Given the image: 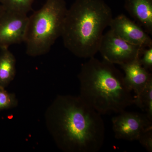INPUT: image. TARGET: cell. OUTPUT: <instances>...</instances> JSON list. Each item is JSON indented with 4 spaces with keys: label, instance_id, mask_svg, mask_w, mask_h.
Returning a JSON list of instances; mask_svg holds the SVG:
<instances>
[{
    "label": "cell",
    "instance_id": "6da1fadb",
    "mask_svg": "<svg viewBox=\"0 0 152 152\" xmlns=\"http://www.w3.org/2000/svg\"><path fill=\"white\" fill-rule=\"evenodd\" d=\"M102 115L80 96L58 95L45 114L46 125L55 143L64 152H97L105 135Z\"/></svg>",
    "mask_w": 152,
    "mask_h": 152
},
{
    "label": "cell",
    "instance_id": "7a4b0ae2",
    "mask_svg": "<svg viewBox=\"0 0 152 152\" xmlns=\"http://www.w3.org/2000/svg\"><path fill=\"white\" fill-rule=\"evenodd\" d=\"M78 78L79 96L101 115L119 113L134 104L124 75L114 64L92 57L82 65Z\"/></svg>",
    "mask_w": 152,
    "mask_h": 152
},
{
    "label": "cell",
    "instance_id": "3957f363",
    "mask_svg": "<svg viewBox=\"0 0 152 152\" xmlns=\"http://www.w3.org/2000/svg\"><path fill=\"white\" fill-rule=\"evenodd\" d=\"M113 18L103 0H75L65 18L61 36L64 45L78 58L94 57Z\"/></svg>",
    "mask_w": 152,
    "mask_h": 152
},
{
    "label": "cell",
    "instance_id": "277c9868",
    "mask_svg": "<svg viewBox=\"0 0 152 152\" xmlns=\"http://www.w3.org/2000/svg\"><path fill=\"white\" fill-rule=\"evenodd\" d=\"M67 10L65 0H47L28 17L24 42L28 56H39L50 51L61 36Z\"/></svg>",
    "mask_w": 152,
    "mask_h": 152
},
{
    "label": "cell",
    "instance_id": "5b68a950",
    "mask_svg": "<svg viewBox=\"0 0 152 152\" xmlns=\"http://www.w3.org/2000/svg\"><path fill=\"white\" fill-rule=\"evenodd\" d=\"M144 48L126 42L110 29L104 34L99 52L104 60L121 65L140 58Z\"/></svg>",
    "mask_w": 152,
    "mask_h": 152
},
{
    "label": "cell",
    "instance_id": "8992f818",
    "mask_svg": "<svg viewBox=\"0 0 152 152\" xmlns=\"http://www.w3.org/2000/svg\"><path fill=\"white\" fill-rule=\"evenodd\" d=\"M116 139L129 141H138L145 131L152 129V121L146 114L138 112H121L112 120Z\"/></svg>",
    "mask_w": 152,
    "mask_h": 152
},
{
    "label": "cell",
    "instance_id": "52a82bcc",
    "mask_svg": "<svg viewBox=\"0 0 152 152\" xmlns=\"http://www.w3.org/2000/svg\"><path fill=\"white\" fill-rule=\"evenodd\" d=\"M28 19L27 15L4 11L0 16V49L24 42Z\"/></svg>",
    "mask_w": 152,
    "mask_h": 152
},
{
    "label": "cell",
    "instance_id": "ba28073f",
    "mask_svg": "<svg viewBox=\"0 0 152 152\" xmlns=\"http://www.w3.org/2000/svg\"><path fill=\"white\" fill-rule=\"evenodd\" d=\"M109 27L114 34L129 43L143 48L152 47V39L148 34L124 15L113 18Z\"/></svg>",
    "mask_w": 152,
    "mask_h": 152
},
{
    "label": "cell",
    "instance_id": "9c48e42d",
    "mask_svg": "<svg viewBox=\"0 0 152 152\" xmlns=\"http://www.w3.org/2000/svg\"><path fill=\"white\" fill-rule=\"evenodd\" d=\"M139 59L120 65L124 72L125 84L129 89L134 92L136 96L152 80V74L142 66Z\"/></svg>",
    "mask_w": 152,
    "mask_h": 152
},
{
    "label": "cell",
    "instance_id": "30bf717a",
    "mask_svg": "<svg viewBox=\"0 0 152 152\" xmlns=\"http://www.w3.org/2000/svg\"><path fill=\"white\" fill-rule=\"evenodd\" d=\"M129 15L148 34H152V0H125Z\"/></svg>",
    "mask_w": 152,
    "mask_h": 152
},
{
    "label": "cell",
    "instance_id": "8fae6325",
    "mask_svg": "<svg viewBox=\"0 0 152 152\" xmlns=\"http://www.w3.org/2000/svg\"><path fill=\"white\" fill-rule=\"evenodd\" d=\"M16 61L9 48L0 49V87L6 88L16 75Z\"/></svg>",
    "mask_w": 152,
    "mask_h": 152
},
{
    "label": "cell",
    "instance_id": "7c38bea8",
    "mask_svg": "<svg viewBox=\"0 0 152 152\" xmlns=\"http://www.w3.org/2000/svg\"><path fill=\"white\" fill-rule=\"evenodd\" d=\"M134 104L145 112L147 117L152 121V80L138 95L135 96Z\"/></svg>",
    "mask_w": 152,
    "mask_h": 152
},
{
    "label": "cell",
    "instance_id": "4fadbf2b",
    "mask_svg": "<svg viewBox=\"0 0 152 152\" xmlns=\"http://www.w3.org/2000/svg\"><path fill=\"white\" fill-rule=\"evenodd\" d=\"M34 0H0V4L6 10L27 15L32 10Z\"/></svg>",
    "mask_w": 152,
    "mask_h": 152
},
{
    "label": "cell",
    "instance_id": "5bb4252c",
    "mask_svg": "<svg viewBox=\"0 0 152 152\" xmlns=\"http://www.w3.org/2000/svg\"><path fill=\"white\" fill-rule=\"evenodd\" d=\"M18 104L15 94L7 91L5 88L0 87V111L14 108Z\"/></svg>",
    "mask_w": 152,
    "mask_h": 152
},
{
    "label": "cell",
    "instance_id": "9a60e30c",
    "mask_svg": "<svg viewBox=\"0 0 152 152\" xmlns=\"http://www.w3.org/2000/svg\"><path fill=\"white\" fill-rule=\"evenodd\" d=\"M142 66L148 70L152 69V47L145 48L139 59Z\"/></svg>",
    "mask_w": 152,
    "mask_h": 152
},
{
    "label": "cell",
    "instance_id": "2e32d148",
    "mask_svg": "<svg viewBox=\"0 0 152 152\" xmlns=\"http://www.w3.org/2000/svg\"><path fill=\"white\" fill-rule=\"evenodd\" d=\"M147 151L152 152V129L142 134L138 140Z\"/></svg>",
    "mask_w": 152,
    "mask_h": 152
},
{
    "label": "cell",
    "instance_id": "e0dca14e",
    "mask_svg": "<svg viewBox=\"0 0 152 152\" xmlns=\"http://www.w3.org/2000/svg\"><path fill=\"white\" fill-rule=\"evenodd\" d=\"M5 10L4 7L1 5L0 4V16L3 14V13Z\"/></svg>",
    "mask_w": 152,
    "mask_h": 152
}]
</instances>
